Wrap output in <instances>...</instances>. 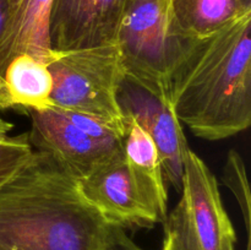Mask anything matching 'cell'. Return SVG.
<instances>
[{
    "mask_svg": "<svg viewBox=\"0 0 251 250\" xmlns=\"http://www.w3.org/2000/svg\"><path fill=\"white\" fill-rule=\"evenodd\" d=\"M115 229L46 152L0 185V250H102Z\"/></svg>",
    "mask_w": 251,
    "mask_h": 250,
    "instance_id": "6da1fadb",
    "label": "cell"
},
{
    "mask_svg": "<svg viewBox=\"0 0 251 250\" xmlns=\"http://www.w3.org/2000/svg\"><path fill=\"white\" fill-rule=\"evenodd\" d=\"M251 11L202 39H193L174 69L169 100L181 124L208 141L251 124Z\"/></svg>",
    "mask_w": 251,
    "mask_h": 250,
    "instance_id": "7a4b0ae2",
    "label": "cell"
},
{
    "mask_svg": "<svg viewBox=\"0 0 251 250\" xmlns=\"http://www.w3.org/2000/svg\"><path fill=\"white\" fill-rule=\"evenodd\" d=\"M47 66L53 77L54 107L96 118L125 137L129 122L118 92L126 74L117 42L53 50Z\"/></svg>",
    "mask_w": 251,
    "mask_h": 250,
    "instance_id": "3957f363",
    "label": "cell"
},
{
    "mask_svg": "<svg viewBox=\"0 0 251 250\" xmlns=\"http://www.w3.org/2000/svg\"><path fill=\"white\" fill-rule=\"evenodd\" d=\"M191 41L174 29L169 0H131L115 37L126 77L164 97Z\"/></svg>",
    "mask_w": 251,
    "mask_h": 250,
    "instance_id": "277c9868",
    "label": "cell"
},
{
    "mask_svg": "<svg viewBox=\"0 0 251 250\" xmlns=\"http://www.w3.org/2000/svg\"><path fill=\"white\" fill-rule=\"evenodd\" d=\"M163 225L162 250H235L237 234L217 178L191 149L184 159L180 199Z\"/></svg>",
    "mask_w": 251,
    "mask_h": 250,
    "instance_id": "5b68a950",
    "label": "cell"
},
{
    "mask_svg": "<svg viewBox=\"0 0 251 250\" xmlns=\"http://www.w3.org/2000/svg\"><path fill=\"white\" fill-rule=\"evenodd\" d=\"M77 181L86 200L109 225L123 229L151 228L166 218L167 212L131 171L124 153Z\"/></svg>",
    "mask_w": 251,
    "mask_h": 250,
    "instance_id": "8992f818",
    "label": "cell"
},
{
    "mask_svg": "<svg viewBox=\"0 0 251 250\" xmlns=\"http://www.w3.org/2000/svg\"><path fill=\"white\" fill-rule=\"evenodd\" d=\"M28 135L32 149L46 152L76 179L88 175L124 153V140L100 141L86 134L56 107L32 110Z\"/></svg>",
    "mask_w": 251,
    "mask_h": 250,
    "instance_id": "52a82bcc",
    "label": "cell"
},
{
    "mask_svg": "<svg viewBox=\"0 0 251 250\" xmlns=\"http://www.w3.org/2000/svg\"><path fill=\"white\" fill-rule=\"evenodd\" d=\"M118 102L126 120L136 123L153 140L166 183L180 191L184 159L190 147L169 97L156 95L125 76L118 92Z\"/></svg>",
    "mask_w": 251,
    "mask_h": 250,
    "instance_id": "ba28073f",
    "label": "cell"
},
{
    "mask_svg": "<svg viewBox=\"0 0 251 250\" xmlns=\"http://www.w3.org/2000/svg\"><path fill=\"white\" fill-rule=\"evenodd\" d=\"M131 0H54L50 15L53 50L88 48L115 41Z\"/></svg>",
    "mask_w": 251,
    "mask_h": 250,
    "instance_id": "9c48e42d",
    "label": "cell"
},
{
    "mask_svg": "<svg viewBox=\"0 0 251 250\" xmlns=\"http://www.w3.org/2000/svg\"><path fill=\"white\" fill-rule=\"evenodd\" d=\"M2 82L5 109L29 113L54 107L50 71L46 63L29 54H17L7 63Z\"/></svg>",
    "mask_w": 251,
    "mask_h": 250,
    "instance_id": "30bf717a",
    "label": "cell"
},
{
    "mask_svg": "<svg viewBox=\"0 0 251 250\" xmlns=\"http://www.w3.org/2000/svg\"><path fill=\"white\" fill-rule=\"evenodd\" d=\"M169 9L179 36L202 39L251 11V4L250 0H169Z\"/></svg>",
    "mask_w": 251,
    "mask_h": 250,
    "instance_id": "8fae6325",
    "label": "cell"
},
{
    "mask_svg": "<svg viewBox=\"0 0 251 250\" xmlns=\"http://www.w3.org/2000/svg\"><path fill=\"white\" fill-rule=\"evenodd\" d=\"M124 137V158L131 171L149 188L162 210L168 213V191L158 149L149 134L132 120Z\"/></svg>",
    "mask_w": 251,
    "mask_h": 250,
    "instance_id": "7c38bea8",
    "label": "cell"
},
{
    "mask_svg": "<svg viewBox=\"0 0 251 250\" xmlns=\"http://www.w3.org/2000/svg\"><path fill=\"white\" fill-rule=\"evenodd\" d=\"M222 183L234 195L244 218L248 237L250 238L251 196L247 168L243 157L235 150H230L222 169Z\"/></svg>",
    "mask_w": 251,
    "mask_h": 250,
    "instance_id": "4fadbf2b",
    "label": "cell"
},
{
    "mask_svg": "<svg viewBox=\"0 0 251 250\" xmlns=\"http://www.w3.org/2000/svg\"><path fill=\"white\" fill-rule=\"evenodd\" d=\"M32 152L28 135L10 137L9 142L0 149V185L26 163Z\"/></svg>",
    "mask_w": 251,
    "mask_h": 250,
    "instance_id": "5bb4252c",
    "label": "cell"
},
{
    "mask_svg": "<svg viewBox=\"0 0 251 250\" xmlns=\"http://www.w3.org/2000/svg\"><path fill=\"white\" fill-rule=\"evenodd\" d=\"M102 250H144L125 233V229L117 227L109 243Z\"/></svg>",
    "mask_w": 251,
    "mask_h": 250,
    "instance_id": "9a60e30c",
    "label": "cell"
},
{
    "mask_svg": "<svg viewBox=\"0 0 251 250\" xmlns=\"http://www.w3.org/2000/svg\"><path fill=\"white\" fill-rule=\"evenodd\" d=\"M12 127H14V124H12V123L6 122L5 119L0 118V149H2V147L9 142V134L12 130Z\"/></svg>",
    "mask_w": 251,
    "mask_h": 250,
    "instance_id": "2e32d148",
    "label": "cell"
},
{
    "mask_svg": "<svg viewBox=\"0 0 251 250\" xmlns=\"http://www.w3.org/2000/svg\"><path fill=\"white\" fill-rule=\"evenodd\" d=\"M247 250H250V238H248V247H247Z\"/></svg>",
    "mask_w": 251,
    "mask_h": 250,
    "instance_id": "e0dca14e",
    "label": "cell"
}]
</instances>
